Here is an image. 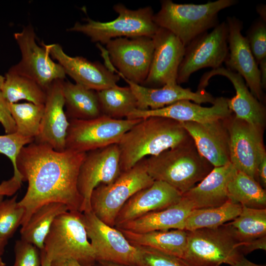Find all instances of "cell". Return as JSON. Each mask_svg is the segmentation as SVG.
<instances>
[{
    "mask_svg": "<svg viewBox=\"0 0 266 266\" xmlns=\"http://www.w3.org/2000/svg\"><path fill=\"white\" fill-rule=\"evenodd\" d=\"M86 155L68 149L58 152L34 141L22 148L16 165L22 181L28 185L18 201L25 209L22 227L37 209L47 203H62L69 211L81 212L83 199L77 180Z\"/></svg>",
    "mask_w": 266,
    "mask_h": 266,
    "instance_id": "6da1fadb",
    "label": "cell"
},
{
    "mask_svg": "<svg viewBox=\"0 0 266 266\" xmlns=\"http://www.w3.org/2000/svg\"><path fill=\"white\" fill-rule=\"evenodd\" d=\"M191 139L179 122L159 116L141 119L117 144L121 172L130 169L146 156H157Z\"/></svg>",
    "mask_w": 266,
    "mask_h": 266,
    "instance_id": "7a4b0ae2",
    "label": "cell"
},
{
    "mask_svg": "<svg viewBox=\"0 0 266 266\" xmlns=\"http://www.w3.org/2000/svg\"><path fill=\"white\" fill-rule=\"evenodd\" d=\"M146 169L154 180L166 183L182 194L200 182L214 166L190 141L146 158Z\"/></svg>",
    "mask_w": 266,
    "mask_h": 266,
    "instance_id": "3957f363",
    "label": "cell"
},
{
    "mask_svg": "<svg viewBox=\"0 0 266 266\" xmlns=\"http://www.w3.org/2000/svg\"><path fill=\"white\" fill-rule=\"evenodd\" d=\"M236 0H217L204 4H179L171 0L161 2V8L154 14L157 26L176 36L185 47L194 39L213 29L219 23L218 13L237 3Z\"/></svg>",
    "mask_w": 266,
    "mask_h": 266,
    "instance_id": "277c9868",
    "label": "cell"
},
{
    "mask_svg": "<svg viewBox=\"0 0 266 266\" xmlns=\"http://www.w3.org/2000/svg\"><path fill=\"white\" fill-rule=\"evenodd\" d=\"M43 250L51 262L72 259L81 266H94L96 262L82 212L78 211H67L55 219L45 239Z\"/></svg>",
    "mask_w": 266,
    "mask_h": 266,
    "instance_id": "5b68a950",
    "label": "cell"
},
{
    "mask_svg": "<svg viewBox=\"0 0 266 266\" xmlns=\"http://www.w3.org/2000/svg\"><path fill=\"white\" fill-rule=\"evenodd\" d=\"M113 8L118 14L114 20L102 22L88 18L86 23L76 22L67 31L81 33L92 42L106 44L111 39L121 37H153L159 29L153 21L154 14L150 6L132 10L118 3Z\"/></svg>",
    "mask_w": 266,
    "mask_h": 266,
    "instance_id": "8992f818",
    "label": "cell"
},
{
    "mask_svg": "<svg viewBox=\"0 0 266 266\" xmlns=\"http://www.w3.org/2000/svg\"><path fill=\"white\" fill-rule=\"evenodd\" d=\"M146 158L130 169L121 172L109 184H100L93 191L91 211L102 222L115 227V220L125 202L138 191L151 185L154 179L149 175Z\"/></svg>",
    "mask_w": 266,
    "mask_h": 266,
    "instance_id": "52a82bcc",
    "label": "cell"
},
{
    "mask_svg": "<svg viewBox=\"0 0 266 266\" xmlns=\"http://www.w3.org/2000/svg\"><path fill=\"white\" fill-rule=\"evenodd\" d=\"M240 253L239 243L227 223L215 228L188 231L183 259L192 266L230 264Z\"/></svg>",
    "mask_w": 266,
    "mask_h": 266,
    "instance_id": "ba28073f",
    "label": "cell"
},
{
    "mask_svg": "<svg viewBox=\"0 0 266 266\" xmlns=\"http://www.w3.org/2000/svg\"><path fill=\"white\" fill-rule=\"evenodd\" d=\"M141 119H115L104 115L89 120H69L66 149L87 153L118 144Z\"/></svg>",
    "mask_w": 266,
    "mask_h": 266,
    "instance_id": "9c48e42d",
    "label": "cell"
},
{
    "mask_svg": "<svg viewBox=\"0 0 266 266\" xmlns=\"http://www.w3.org/2000/svg\"><path fill=\"white\" fill-rule=\"evenodd\" d=\"M82 216L96 262L140 266L137 247L131 244L119 230L102 222L91 210L82 212Z\"/></svg>",
    "mask_w": 266,
    "mask_h": 266,
    "instance_id": "30bf717a",
    "label": "cell"
},
{
    "mask_svg": "<svg viewBox=\"0 0 266 266\" xmlns=\"http://www.w3.org/2000/svg\"><path fill=\"white\" fill-rule=\"evenodd\" d=\"M228 35L227 25L223 21L210 32L200 35L185 47L177 83L187 82L193 73L203 68L214 69L221 67L229 54Z\"/></svg>",
    "mask_w": 266,
    "mask_h": 266,
    "instance_id": "8fae6325",
    "label": "cell"
},
{
    "mask_svg": "<svg viewBox=\"0 0 266 266\" xmlns=\"http://www.w3.org/2000/svg\"><path fill=\"white\" fill-rule=\"evenodd\" d=\"M106 49L111 63L122 78L141 85L151 64L154 42L152 37H121L109 41Z\"/></svg>",
    "mask_w": 266,
    "mask_h": 266,
    "instance_id": "7c38bea8",
    "label": "cell"
},
{
    "mask_svg": "<svg viewBox=\"0 0 266 266\" xmlns=\"http://www.w3.org/2000/svg\"><path fill=\"white\" fill-rule=\"evenodd\" d=\"M21 53V59L11 68L37 82L44 90L55 80H64L66 73L58 63L54 62L45 47L37 45L35 33L29 25L14 34Z\"/></svg>",
    "mask_w": 266,
    "mask_h": 266,
    "instance_id": "4fadbf2b",
    "label": "cell"
},
{
    "mask_svg": "<svg viewBox=\"0 0 266 266\" xmlns=\"http://www.w3.org/2000/svg\"><path fill=\"white\" fill-rule=\"evenodd\" d=\"M121 173L117 144L87 152L77 180L78 190L83 199L81 212L91 210V196L97 186L112 183Z\"/></svg>",
    "mask_w": 266,
    "mask_h": 266,
    "instance_id": "5bb4252c",
    "label": "cell"
},
{
    "mask_svg": "<svg viewBox=\"0 0 266 266\" xmlns=\"http://www.w3.org/2000/svg\"><path fill=\"white\" fill-rule=\"evenodd\" d=\"M226 122L230 136V163L237 170L258 181L260 157L265 149L263 141L264 128L237 119L233 113Z\"/></svg>",
    "mask_w": 266,
    "mask_h": 266,
    "instance_id": "9a60e30c",
    "label": "cell"
},
{
    "mask_svg": "<svg viewBox=\"0 0 266 266\" xmlns=\"http://www.w3.org/2000/svg\"><path fill=\"white\" fill-rule=\"evenodd\" d=\"M154 50L151 64L143 86L159 88L177 83V74L185 47L170 31L159 28L152 37Z\"/></svg>",
    "mask_w": 266,
    "mask_h": 266,
    "instance_id": "2e32d148",
    "label": "cell"
},
{
    "mask_svg": "<svg viewBox=\"0 0 266 266\" xmlns=\"http://www.w3.org/2000/svg\"><path fill=\"white\" fill-rule=\"evenodd\" d=\"M229 54L225 63L227 68L237 72L244 79L251 93L264 103L265 96L261 85L260 71L246 37L241 31L243 22L235 16H228Z\"/></svg>",
    "mask_w": 266,
    "mask_h": 266,
    "instance_id": "e0dca14e",
    "label": "cell"
},
{
    "mask_svg": "<svg viewBox=\"0 0 266 266\" xmlns=\"http://www.w3.org/2000/svg\"><path fill=\"white\" fill-rule=\"evenodd\" d=\"M43 45L51 57L58 61L66 74L88 89L100 91L117 85L120 76L114 70L98 62H91L83 57H71L58 44Z\"/></svg>",
    "mask_w": 266,
    "mask_h": 266,
    "instance_id": "ac0fdd59",
    "label": "cell"
},
{
    "mask_svg": "<svg viewBox=\"0 0 266 266\" xmlns=\"http://www.w3.org/2000/svg\"><path fill=\"white\" fill-rule=\"evenodd\" d=\"M64 80L54 81L46 90L44 112L38 135L34 140L58 152L66 150V137L69 125L64 111Z\"/></svg>",
    "mask_w": 266,
    "mask_h": 266,
    "instance_id": "d6986e66",
    "label": "cell"
},
{
    "mask_svg": "<svg viewBox=\"0 0 266 266\" xmlns=\"http://www.w3.org/2000/svg\"><path fill=\"white\" fill-rule=\"evenodd\" d=\"M228 98H216L210 107H203L191 100H183L157 109H135L126 118L144 119L152 116L163 117L179 122L207 123L230 118L233 112L228 105Z\"/></svg>",
    "mask_w": 266,
    "mask_h": 266,
    "instance_id": "ffe728a7",
    "label": "cell"
},
{
    "mask_svg": "<svg viewBox=\"0 0 266 266\" xmlns=\"http://www.w3.org/2000/svg\"><path fill=\"white\" fill-rule=\"evenodd\" d=\"M216 75L227 78L234 87L235 95L228 99V105L234 117L253 126L264 128L266 117L264 104L253 96L243 77L237 72L223 67L212 69L202 75L198 90H205L209 80Z\"/></svg>",
    "mask_w": 266,
    "mask_h": 266,
    "instance_id": "44dd1931",
    "label": "cell"
},
{
    "mask_svg": "<svg viewBox=\"0 0 266 266\" xmlns=\"http://www.w3.org/2000/svg\"><path fill=\"white\" fill-rule=\"evenodd\" d=\"M227 119L203 123L180 122L193 139L199 153L214 167L230 163Z\"/></svg>",
    "mask_w": 266,
    "mask_h": 266,
    "instance_id": "7402d4cb",
    "label": "cell"
},
{
    "mask_svg": "<svg viewBox=\"0 0 266 266\" xmlns=\"http://www.w3.org/2000/svg\"><path fill=\"white\" fill-rule=\"evenodd\" d=\"M182 194L166 183L155 180L132 196L117 215L115 228L150 212L161 210L179 201Z\"/></svg>",
    "mask_w": 266,
    "mask_h": 266,
    "instance_id": "603a6c76",
    "label": "cell"
},
{
    "mask_svg": "<svg viewBox=\"0 0 266 266\" xmlns=\"http://www.w3.org/2000/svg\"><path fill=\"white\" fill-rule=\"evenodd\" d=\"M137 100V109H157L176 101L187 100L200 104H212L216 98L206 90L192 92L190 88H184L178 84H168L159 88H151L133 83L126 79Z\"/></svg>",
    "mask_w": 266,
    "mask_h": 266,
    "instance_id": "cb8c5ba5",
    "label": "cell"
},
{
    "mask_svg": "<svg viewBox=\"0 0 266 266\" xmlns=\"http://www.w3.org/2000/svg\"><path fill=\"white\" fill-rule=\"evenodd\" d=\"M237 170L229 163L214 167L197 185L182 194L194 209L216 207L229 200L228 185Z\"/></svg>",
    "mask_w": 266,
    "mask_h": 266,
    "instance_id": "d4e9b609",
    "label": "cell"
},
{
    "mask_svg": "<svg viewBox=\"0 0 266 266\" xmlns=\"http://www.w3.org/2000/svg\"><path fill=\"white\" fill-rule=\"evenodd\" d=\"M193 209L192 203L182 196L179 201L168 207L146 214L115 228L136 233L173 229L184 230L186 220Z\"/></svg>",
    "mask_w": 266,
    "mask_h": 266,
    "instance_id": "484cf974",
    "label": "cell"
},
{
    "mask_svg": "<svg viewBox=\"0 0 266 266\" xmlns=\"http://www.w3.org/2000/svg\"><path fill=\"white\" fill-rule=\"evenodd\" d=\"M119 230L133 245L154 248L183 258L187 245L188 231L173 229L136 233Z\"/></svg>",
    "mask_w": 266,
    "mask_h": 266,
    "instance_id": "4316f807",
    "label": "cell"
},
{
    "mask_svg": "<svg viewBox=\"0 0 266 266\" xmlns=\"http://www.w3.org/2000/svg\"><path fill=\"white\" fill-rule=\"evenodd\" d=\"M63 90L68 120H89L102 115L97 91L65 80Z\"/></svg>",
    "mask_w": 266,
    "mask_h": 266,
    "instance_id": "83f0119b",
    "label": "cell"
},
{
    "mask_svg": "<svg viewBox=\"0 0 266 266\" xmlns=\"http://www.w3.org/2000/svg\"><path fill=\"white\" fill-rule=\"evenodd\" d=\"M69 211L65 204L60 202L44 204L31 216L26 224L20 230L21 239L29 242L39 249L44 248V242L55 219Z\"/></svg>",
    "mask_w": 266,
    "mask_h": 266,
    "instance_id": "f1b7e54d",
    "label": "cell"
},
{
    "mask_svg": "<svg viewBox=\"0 0 266 266\" xmlns=\"http://www.w3.org/2000/svg\"><path fill=\"white\" fill-rule=\"evenodd\" d=\"M0 93L9 103L25 100L36 104H44L46 98V91L37 82L11 67L5 74Z\"/></svg>",
    "mask_w": 266,
    "mask_h": 266,
    "instance_id": "f546056e",
    "label": "cell"
},
{
    "mask_svg": "<svg viewBox=\"0 0 266 266\" xmlns=\"http://www.w3.org/2000/svg\"><path fill=\"white\" fill-rule=\"evenodd\" d=\"M242 207L229 200L218 206L194 209L186 220L184 230L190 232L220 227L236 218Z\"/></svg>",
    "mask_w": 266,
    "mask_h": 266,
    "instance_id": "4dcf8cb0",
    "label": "cell"
},
{
    "mask_svg": "<svg viewBox=\"0 0 266 266\" xmlns=\"http://www.w3.org/2000/svg\"><path fill=\"white\" fill-rule=\"evenodd\" d=\"M229 200L242 206L266 208V191L254 178L237 170L227 188Z\"/></svg>",
    "mask_w": 266,
    "mask_h": 266,
    "instance_id": "1f68e13d",
    "label": "cell"
},
{
    "mask_svg": "<svg viewBox=\"0 0 266 266\" xmlns=\"http://www.w3.org/2000/svg\"><path fill=\"white\" fill-rule=\"evenodd\" d=\"M227 224L239 247L241 244L266 237V208L242 206L239 215Z\"/></svg>",
    "mask_w": 266,
    "mask_h": 266,
    "instance_id": "d6a6232c",
    "label": "cell"
},
{
    "mask_svg": "<svg viewBox=\"0 0 266 266\" xmlns=\"http://www.w3.org/2000/svg\"><path fill=\"white\" fill-rule=\"evenodd\" d=\"M102 114L115 119H123L137 109V100L128 87L117 85L97 92Z\"/></svg>",
    "mask_w": 266,
    "mask_h": 266,
    "instance_id": "836d02e7",
    "label": "cell"
},
{
    "mask_svg": "<svg viewBox=\"0 0 266 266\" xmlns=\"http://www.w3.org/2000/svg\"><path fill=\"white\" fill-rule=\"evenodd\" d=\"M7 104L16 127V132L34 139L39 132L44 104H36L31 102H7Z\"/></svg>",
    "mask_w": 266,
    "mask_h": 266,
    "instance_id": "e575fe53",
    "label": "cell"
},
{
    "mask_svg": "<svg viewBox=\"0 0 266 266\" xmlns=\"http://www.w3.org/2000/svg\"><path fill=\"white\" fill-rule=\"evenodd\" d=\"M16 194L0 202V237L7 240L21 226L25 209L17 200Z\"/></svg>",
    "mask_w": 266,
    "mask_h": 266,
    "instance_id": "d590c367",
    "label": "cell"
},
{
    "mask_svg": "<svg viewBox=\"0 0 266 266\" xmlns=\"http://www.w3.org/2000/svg\"><path fill=\"white\" fill-rule=\"evenodd\" d=\"M34 140L33 138L24 136L16 132L0 135V154L10 159L13 167V176L22 181L21 176L17 167V159L22 148Z\"/></svg>",
    "mask_w": 266,
    "mask_h": 266,
    "instance_id": "8d00e7d4",
    "label": "cell"
},
{
    "mask_svg": "<svg viewBox=\"0 0 266 266\" xmlns=\"http://www.w3.org/2000/svg\"><path fill=\"white\" fill-rule=\"evenodd\" d=\"M140 255V266H192L186 261L161 251L136 246Z\"/></svg>",
    "mask_w": 266,
    "mask_h": 266,
    "instance_id": "74e56055",
    "label": "cell"
},
{
    "mask_svg": "<svg viewBox=\"0 0 266 266\" xmlns=\"http://www.w3.org/2000/svg\"><path fill=\"white\" fill-rule=\"evenodd\" d=\"M246 38L258 65L266 59V22L260 18L254 21L248 29Z\"/></svg>",
    "mask_w": 266,
    "mask_h": 266,
    "instance_id": "f35d334b",
    "label": "cell"
},
{
    "mask_svg": "<svg viewBox=\"0 0 266 266\" xmlns=\"http://www.w3.org/2000/svg\"><path fill=\"white\" fill-rule=\"evenodd\" d=\"M13 266H41L40 250L21 239L15 242Z\"/></svg>",
    "mask_w": 266,
    "mask_h": 266,
    "instance_id": "ab89813d",
    "label": "cell"
},
{
    "mask_svg": "<svg viewBox=\"0 0 266 266\" xmlns=\"http://www.w3.org/2000/svg\"><path fill=\"white\" fill-rule=\"evenodd\" d=\"M0 123L6 133L16 132V127L9 110L7 102L1 96H0Z\"/></svg>",
    "mask_w": 266,
    "mask_h": 266,
    "instance_id": "60d3db41",
    "label": "cell"
},
{
    "mask_svg": "<svg viewBox=\"0 0 266 266\" xmlns=\"http://www.w3.org/2000/svg\"><path fill=\"white\" fill-rule=\"evenodd\" d=\"M22 181L13 176L8 180H4L0 184V195L11 196L20 188Z\"/></svg>",
    "mask_w": 266,
    "mask_h": 266,
    "instance_id": "b9f144b4",
    "label": "cell"
},
{
    "mask_svg": "<svg viewBox=\"0 0 266 266\" xmlns=\"http://www.w3.org/2000/svg\"><path fill=\"white\" fill-rule=\"evenodd\" d=\"M257 249L266 250V237L241 244L239 247V252L243 255Z\"/></svg>",
    "mask_w": 266,
    "mask_h": 266,
    "instance_id": "7bdbcfd3",
    "label": "cell"
},
{
    "mask_svg": "<svg viewBox=\"0 0 266 266\" xmlns=\"http://www.w3.org/2000/svg\"><path fill=\"white\" fill-rule=\"evenodd\" d=\"M257 179L260 184L265 189L266 186V152L264 149L261 153L257 168Z\"/></svg>",
    "mask_w": 266,
    "mask_h": 266,
    "instance_id": "ee69618b",
    "label": "cell"
},
{
    "mask_svg": "<svg viewBox=\"0 0 266 266\" xmlns=\"http://www.w3.org/2000/svg\"><path fill=\"white\" fill-rule=\"evenodd\" d=\"M230 266H266V265L257 264L247 259L244 255L240 253L230 264Z\"/></svg>",
    "mask_w": 266,
    "mask_h": 266,
    "instance_id": "f6af8a7d",
    "label": "cell"
},
{
    "mask_svg": "<svg viewBox=\"0 0 266 266\" xmlns=\"http://www.w3.org/2000/svg\"><path fill=\"white\" fill-rule=\"evenodd\" d=\"M260 79L263 90L266 88V59L261 61L258 64Z\"/></svg>",
    "mask_w": 266,
    "mask_h": 266,
    "instance_id": "bcb514c9",
    "label": "cell"
},
{
    "mask_svg": "<svg viewBox=\"0 0 266 266\" xmlns=\"http://www.w3.org/2000/svg\"><path fill=\"white\" fill-rule=\"evenodd\" d=\"M51 266H81L77 262L72 259H62L53 261Z\"/></svg>",
    "mask_w": 266,
    "mask_h": 266,
    "instance_id": "7dc6e473",
    "label": "cell"
},
{
    "mask_svg": "<svg viewBox=\"0 0 266 266\" xmlns=\"http://www.w3.org/2000/svg\"><path fill=\"white\" fill-rule=\"evenodd\" d=\"M256 11L259 14L261 19L266 22V6L264 4H260L256 7Z\"/></svg>",
    "mask_w": 266,
    "mask_h": 266,
    "instance_id": "c3c4849f",
    "label": "cell"
},
{
    "mask_svg": "<svg viewBox=\"0 0 266 266\" xmlns=\"http://www.w3.org/2000/svg\"><path fill=\"white\" fill-rule=\"evenodd\" d=\"M40 255L41 266H51V262L47 257L43 249L40 250Z\"/></svg>",
    "mask_w": 266,
    "mask_h": 266,
    "instance_id": "681fc988",
    "label": "cell"
},
{
    "mask_svg": "<svg viewBox=\"0 0 266 266\" xmlns=\"http://www.w3.org/2000/svg\"><path fill=\"white\" fill-rule=\"evenodd\" d=\"M94 266H125L115 263L106 262H96Z\"/></svg>",
    "mask_w": 266,
    "mask_h": 266,
    "instance_id": "f907efd6",
    "label": "cell"
},
{
    "mask_svg": "<svg viewBox=\"0 0 266 266\" xmlns=\"http://www.w3.org/2000/svg\"><path fill=\"white\" fill-rule=\"evenodd\" d=\"M7 240H4L0 237V258L3 254L4 248L7 244Z\"/></svg>",
    "mask_w": 266,
    "mask_h": 266,
    "instance_id": "816d5d0a",
    "label": "cell"
},
{
    "mask_svg": "<svg viewBox=\"0 0 266 266\" xmlns=\"http://www.w3.org/2000/svg\"><path fill=\"white\" fill-rule=\"evenodd\" d=\"M4 80V77L0 75V96H1L0 91H1V89L3 85Z\"/></svg>",
    "mask_w": 266,
    "mask_h": 266,
    "instance_id": "f5cc1de1",
    "label": "cell"
},
{
    "mask_svg": "<svg viewBox=\"0 0 266 266\" xmlns=\"http://www.w3.org/2000/svg\"><path fill=\"white\" fill-rule=\"evenodd\" d=\"M0 266H6V264L3 261L1 257L0 258Z\"/></svg>",
    "mask_w": 266,
    "mask_h": 266,
    "instance_id": "db71d44e",
    "label": "cell"
},
{
    "mask_svg": "<svg viewBox=\"0 0 266 266\" xmlns=\"http://www.w3.org/2000/svg\"><path fill=\"white\" fill-rule=\"evenodd\" d=\"M4 197V196L0 195V202L3 200Z\"/></svg>",
    "mask_w": 266,
    "mask_h": 266,
    "instance_id": "11a10c76",
    "label": "cell"
}]
</instances>
